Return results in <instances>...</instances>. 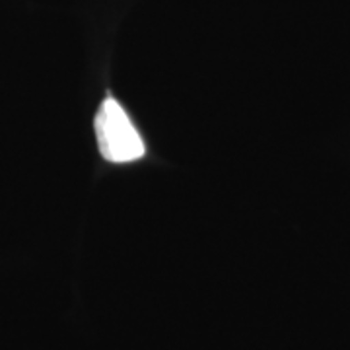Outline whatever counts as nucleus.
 Here are the masks:
<instances>
[{"mask_svg": "<svg viewBox=\"0 0 350 350\" xmlns=\"http://www.w3.org/2000/svg\"><path fill=\"white\" fill-rule=\"evenodd\" d=\"M94 126L100 154L107 162L129 163L144 156L146 146L117 100L101 101Z\"/></svg>", "mask_w": 350, "mask_h": 350, "instance_id": "1", "label": "nucleus"}]
</instances>
